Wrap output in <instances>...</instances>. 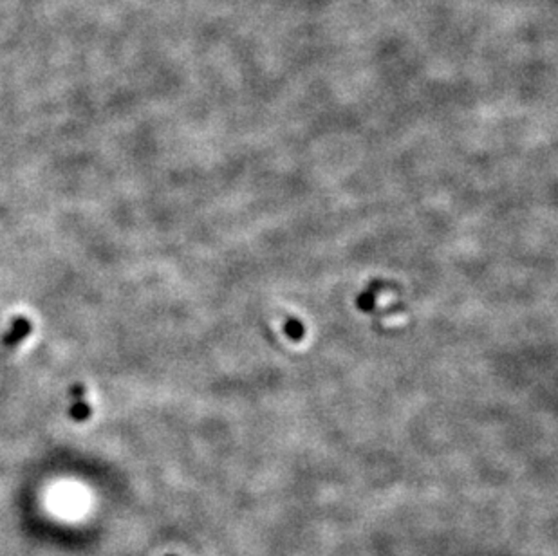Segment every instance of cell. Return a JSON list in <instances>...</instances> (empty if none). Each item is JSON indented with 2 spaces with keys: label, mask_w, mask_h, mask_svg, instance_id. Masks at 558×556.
Here are the masks:
<instances>
[{
  "label": "cell",
  "mask_w": 558,
  "mask_h": 556,
  "mask_svg": "<svg viewBox=\"0 0 558 556\" xmlns=\"http://www.w3.org/2000/svg\"><path fill=\"white\" fill-rule=\"evenodd\" d=\"M92 416V407L87 403V400H78L73 401L69 409V417L75 421H87L89 417Z\"/></svg>",
  "instance_id": "2"
},
{
  "label": "cell",
  "mask_w": 558,
  "mask_h": 556,
  "mask_svg": "<svg viewBox=\"0 0 558 556\" xmlns=\"http://www.w3.org/2000/svg\"><path fill=\"white\" fill-rule=\"evenodd\" d=\"M33 332V323L27 316L20 314V316H15L11 320V325L9 329L6 330L4 336H2V345L8 349L17 347L18 344H22L24 339Z\"/></svg>",
  "instance_id": "1"
},
{
  "label": "cell",
  "mask_w": 558,
  "mask_h": 556,
  "mask_svg": "<svg viewBox=\"0 0 558 556\" xmlns=\"http://www.w3.org/2000/svg\"><path fill=\"white\" fill-rule=\"evenodd\" d=\"M69 395L73 397V401L85 400V395H87V387L82 385V383H76V385H73V387L69 388Z\"/></svg>",
  "instance_id": "3"
}]
</instances>
